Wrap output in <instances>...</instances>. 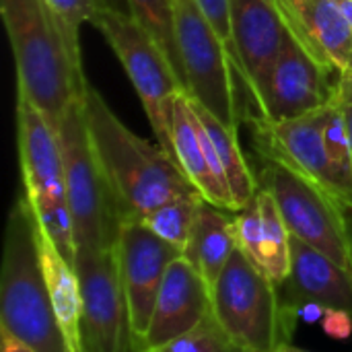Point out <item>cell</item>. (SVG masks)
I'll use <instances>...</instances> for the list:
<instances>
[{
    "mask_svg": "<svg viewBox=\"0 0 352 352\" xmlns=\"http://www.w3.org/2000/svg\"><path fill=\"white\" fill-rule=\"evenodd\" d=\"M82 113L93 155L124 219L142 221L165 202L196 192L177 161L159 142L134 134L89 82Z\"/></svg>",
    "mask_w": 352,
    "mask_h": 352,
    "instance_id": "obj_1",
    "label": "cell"
},
{
    "mask_svg": "<svg viewBox=\"0 0 352 352\" xmlns=\"http://www.w3.org/2000/svg\"><path fill=\"white\" fill-rule=\"evenodd\" d=\"M0 12L14 58L16 95L31 101L58 132L85 91V72L74 68L41 0H0Z\"/></svg>",
    "mask_w": 352,
    "mask_h": 352,
    "instance_id": "obj_2",
    "label": "cell"
},
{
    "mask_svg": "<svg viewBox=\"0 0 352 352\" xmlns=\"http://www.w3.org/2000/svg\"><path fill=\"white\" fill-rule=\"evenodd\" d=\"M0 330L37 352H68L41 274L35 214L25 194L14 200L6 221L0 272Z\"/></svg>",
    "mask_w": 352,
    "mask_h": 352,
    "instance_id": "obj_3",
    "label": "cell"
},
{
    "mask_svg": "<svg viewBox=\"0 0 352 352\" xmlns=\"http://www.w3.org/2000/svg\"><path fill=\"white\" fill-rule=\"evenodd\" d=\"M212 318L243 352H274L291 342L297 314L283 289L239 248L212 289Z\"/></svg>",
    "mask_w": 352,
    "mask_h": 352,
    "instance_id": "obj_4",
    "label": "cell"
},
{
    "mask_svg": "<svg viewBox=\"0 0 352 352\" xmlns=\"http://www.w3.org/2000/svg\"><path fill=\"white\" fill-rule=\"evenodd\" d=\"M16 142L25 198L39 227L62 256L74 264L76 239L66 196L60 138L45 116L21 95H16Z\"/></svg>",
    "mask_w": 352,
    "mask_h": 352,
    "instance_id": "obj_5",
    "label": "cell"
},
{
    "mask_svg": "<svg viewBox=\"0 0 352 352\" xmlns=\"http://www.w3.org/2000/svg\"><path fill=\"white\" fill-rule=\"evenodd\" d=\"M58 138L64 157L66 196L76 252H109L116 248L124 214L93 155L82 113V95L68 107L58 128Z\"/></svg>",
    "mask_w": 352,
    "mask_h": 352,
    "instance_id": "obj_6",
    "label": "cell"
},
{
    "mask_svg": "<svg viewBox=\"0 0 352 352\" xmlns=\"http://www.w3.org/2000/svg\"><path fill=\"white\" fill-rule=\"evenodd\" d=\"M91 25L120 58L138 93L157 142L171 155V111L177 95L186 93V89L165 52L128 12L97 8L91 16Z\"/></svg>",
    "mask_w": 352,
    "mask_h": 352,
    "instance_id": "obj_7",
    "label": "cell"
},
{
    "mask_svg": "<svg viewBox=\"0 0 352 352\" xmlns=\"http://www.w3.org/2000/svg\"><path fill=\"white\" fill-rule=\"evenodd\" d=\"M258 186L268 190L291 231L352 274V231L344 206L291 167L266 159Z\"/></svg>",
    "mask_w": 352,
    "mask_h": 352,
    "instance_id": "obj_8",
    "label": "cell"
},
{
    "mask_svg": "<svg viewBox=\"0 0 352 352\" xmlns=\"http://www.w3.org/2000/svg\"><path fill=\"white\" fill-rule=\"evenodd\" d=\"M175 39L188 95L227 128L237 130L233 58L196 0H173Z\"/></svg>",
    "mask_w": 352,
    "mask_h": 352,
    "instance_id": "obj_9",
    "label": "cell"
},
{
    "mask_svg": "<svg viewBox=\"0 0 352 352\" xmlns=\"http://www.w3.org/2000/svg\"><path fill=\"white\" fill-rule=\"evenodd\" d=\"M179 250L155 235L142 221L124 219L116 239V260L126 303L130 352H138L169 264Z\"/></svg>",
    "mask_w": 352,
    "mask_h": 352,
    "instance_id": "obj_10",
    "label": "cell"
},
{
    "mask_svg": "<svg viewBox=\"0 0 352 352\" xmlns=\"http://www.w3.org/2000/svg\"><path fill=\"white\" fill-rule=\"evenodd\" d=\"M332 72L291 37L254 95L260 120H297L330 105L338 97L340 80V76L332 80Z\"/></svg>",
    "mask_w": 352,
    "mask_h": 352,
    "instance_id": "obj_11",
    "label": "cell"
},
{
    "mask_svg": "<svg viewBox=\"0 0 352 352\" xmlns=\"http://www.w3.org/2000/svg\"><path fill=\"white\" fill-rule=\"evenodd\" d=\"M74 266L82 295V352H130L116 248L109 252L78 250Z\"/></svg>",
    "mask_w": 352,
    "mask_h": 352,
    "instance_id": "obj_12",
    "label": "cell"
},
{
    "mask_svg": "<svg viewBox=\"0 0 352 352\" xmlns=\"http://www.w3.org/2000/svg\"><path fill=\"white\" fill-rule=\"evenodd\" d=\"M334 103V101H332ZM330 103V105H332ZM330 105L287 122H256V140L264 159L278 161L307 177L346 208V196L324 142V126Z\"/></svg>",
    "mask_w": 352,
    "mask_h": 352,
    "instance_id": "obj_13",
    "label": "cell"
},
{
    "mask_svg": "<svg viewBox=\"0 0 352 352\" xmlns=\"http://www.w3.org/2000/svg\"><path fill=\"white\" fill-rule=\"evenodd\" d=\"M233 66L252 97L291 41L278 0H229Z\"/></svg>",
    "mask_w": 352,
    "mask_h": 352,
    "instance_id": "obj_14",
    "label": "cell"
},
{
    "mask_svg": "<svg viewBox=\"0 0 352 352\" xmlns=\"http://www.w3.org/2000/svg\"><path fill=\"white\" fill-rule=\"evenodd\" d=\"M212 316V291L196 268L177 256L163 278L138 352H151L194 332Z\"/></svg>",
    "mask_w": 352,
    "mask_h": 352,
    "instance_id": "obj_15",
    "label": "cell"
},
{
    "mask_svg": "<svg viewBox=\"0 0 352 352\" xmlns=\"http://www.w3.org/2000/svg\"><path fill=\"white\" fill-rule=\"evenodd\" d=\"M291 35L326 68L352 74V29L338 0H278Z\"/></svg>",
    "mask_w": 352,
    "mask_h": 352,
    "instance_id": "obj_16",
    "label": "cell"
},
{
    "mask_svg": "<svg viewBox=\"0 0 352 352\" xmlns=\"http://www.w3.org/2000/svg\"><path fill=\"white\" fill-rule=\"evenodd\" d=\"M237 248L272 280L283 285L291 270V231L272 198L258 186L256 198L235 212Z\"/></svg>",
    "mask_w": 352,
    "mask_h": 352,
    "instance_id": "obj_17",
    "label": "cell"
},
{
    "mask_svg": "<svg viewBox=\"0 0 352 352\" xmlns=\"http://www.w3.org/2000/svg\"><path fill=\"white\" fill-rule=\"evenodd\" d=\"M280 289L293 307L303 301H318L326 307L352 311L351 272L295 237H291V270Z\"/></svg>",
    "mask_w": 352,
    "mask_h": 352,
    "instance_id": "obj_18",
    "label": "cell"
},
{
    "mask_svg": "<svg viewBox=\"0 0 352 352\" xmlns=\"http://www.w3.org/2000/svg\"><path fill=\"white\" fill-rule=\"evenodd\" d=\"M171 155L196 192L210 204L235 212L229 188L214 175L204 144V128L188 93L177 95L171 111Z\"/></svg>",
    "mask_w": 352,
    "mask_h": 352,
    "instance_id": "obj_19",
    "label": "cell"
},
{
    "mask_svg": "<svg viewBox=\"0 0 352 352\" xmlns=\"http://www.w3.org/2000/svg\"><path fill=\"white\" fill-rule=\"evenodd\" d=\"M35 237H37L41 274L66 349L68 352H82V330H80L82 295H80V280H78L76 266L62 256V252L54 245L47 233L39 227L37 219H35Z\"/></svg>",
    "mask_w": 352,
    "mask_h": 352,
    "instance_id": "obj_20",
    "label": "cell"
},
{
    "mask_svg": "<svg viewBox=\"0 0 352 352\" xmlns=\"http://www.w3.org/2000/svg\"><path fill=\"white\" fill-rule=\"evenodd\" d=\"M235 250V212L202 200L182 256L196 268L210 291L214 289Z\"/></svg>",
    "mask_w": 352,
    "mask_h": 352,
    "instance_id": "obj_21",
    "label": "cell"
},
{
    "mask_svg": "<svg viewBox=\"0 0 352 352\" xmlns=\"http://www.w3.org/2000/svg\"><path fill=\"white\" fill-rule=\"evenodd\" d=\"M192 103H194V109H196L206 134L210 136V140L219 153V159H221V165H223V171L227 177V186L233 196L235 212H237V210L245 208L256 198L258 179L250 171V165L241 153V146L237 140V130L227 128L223 122H219L208 109H204L194 99H192Z\"/></svg>",
    "mask_w": 352,
    "mask_h": 352,
    "instance_id": "obj_22",
    "label": "cell"
},
{
    "mask_svg": "<svg viewBox=\"0 0 352 352\" xmlns=\"http://www.w3.org/2000/svg\"><path fill=\"white\" fill-rule=\"evenodd\" d=\"M130 14L153 35V39L161 45L167 60L171 62L175 74L179 76L186 89L184 66L175 39V4L173 0H128ZM188 93V91H186Z\"/></svg>",
    "mask_w": 352,
    "mask_h": 352,
    "instance_id": "obj_23",
    "label": "cell"
},
{
    "mask_svg": "<svg viewBox=\"0 0 352 352\" xmlns=\"http://www.w3.org/2000/svg\"><path fill=\"white\" fill-rule=\"evenodd\" d=\"M202 196L198 192L177 196L163 206L155 208L148 217L142 219V223L161 239H165L169 245L179 250L184 254L186 243L190 239L198 208L202 204Z\"/></svg>",
    "mask_w": 352,
    "mask_h": 352,
    "instance_id": "obj_24",
    "label": "cell"
},
{
    "mask_svg": "<svg viewBox=\"0 0 352 352\" xmlns=\"http://www.w3.org/2000/svg\"><path fill=\"white\" fill-rule=\"evenodd\" d=\"M45 10L50 12L54 25L58 27L62 41L68 50V56L76 70L82 72V56H80V27L82 23H91L97 6L93 0H41Z\"/></svg>",
    "mask_w": 352,
    "mask_h": 352,
    "instance_id": "obj_25",
    "label": "cell"
},
{
    "mask_svg": "<svg viewBox=\"0 0 352 352\" xmlns=\"http://www.w3.org/2000/svg\"><path fill=\"white\" fill-rule=\"evenodd\" d=\"M151 352H243L239 351L229 338L227 334L219 328V324L214 322V318L210 316L200 328H196L194 332L169 342L163 349Z\"/></svg>",
    "mask_w": 352,
    "mask_h": 352,
    "instance_id": "obj_26",
    "label": "cell"
},
{
    "mask_svg": "<svg viewBox=\"0 0 352 352\" xmlns=\"http://www.w3.org/2000/svg\"><path fill=\"white\" fill-rule=\"evenodd\" d=\"M200 10L206 14L210 25L217 29L221 39L227 43L231 52V23H229V0H196ZM233 58V54H231Z\"/></svg>",
    "mask_w": 352,
    "mask_h": 352,
    "instance_id": "obj_27",
    "label": "cell"
},
{
    "mask_svg": "<svg viewBox=\"0 0 352 352\" xmlns=\"http://www.w3.org/2000/svg\"><path fill=\"white\" fill-rule=\"evenodd\" d=\"M322 330L334 340H349L352 334V311L340 307H328L322 320Z\"/></svg>",
    "mask_w": 352,
    "mask_h": 352,
    "instance_id": "obj_28",
    "label": "cell"
},
{
    "mask_svg": "<svg viewBox=\"0 0 352 352\" xmlns=\"http://www.w3.org/2000/svg\"><path fill=\"white\" fill-rule=\"evenodd\" d=\"M338 105L346 124V132L351 138V148H352V74H340L338 80Z\"/></svg>",
    "mask_w": 352,
    "mask_h": 352,
    "instance_id": "obj_29",
    "label": "cell"
},
{
    "mask_svg": "<svg viewBox=\"0 0 352 352\" xmlns=\"http://www.w3.org/2000/svg\"><path fill=\"white\" fill-rule=\"evenodd\" d=\"M326 311H328V307L318 303V301H303V303L295 305L297 320L303 322V324H322Z\"/></svg>",
    "mask_w": 352,
    "mask_h": 352,
    "instance_id": "obj_30",
    "label": "cell"
},
{
    "mask_svg": "<svg viewBox=\"0 0 352 352\" xmlns=\"http://www.w3.org/2000/svg\"><path fill=\"white\" fill-rule=\"evenodd\" d=\"M0 352H37V351H33L29 344L21 342L19 338L10 336L8 332H2V330H0Z\"/></svg>",
    "mask_w": 352,
    "mask_h": 352,
    "instance_id": "obj_31",
    "label": "cell"
},
{
    "mask_svg": "<svg viewBox=\"0 0 352 352\" xmlns=\"http://www.w3.org/2000/svg\"><path fill=\"white\" fill-rule=\"evenodd\" d=\"M97 8L105 10H118V12H128L130 14V4L128 0H93Z\"/></svg>",
    "mask_w": 352,
    "mask_h": 352,
    "instance_id": "obj_32",
    "label": "cell"
},
{
    "mask_svg": "<svg viewBox=\"0 0 352 352\" xmlns=\"http://www.w3.org/2000/svg\"><path fill=\"white\" fill-rule=\"evenodd\" d=\"M338 4H340V8H342V12H344V16H346V21H349L352 29V0H338Z\"/></svg>",
    "mask_w": 352,
    "mask_h": 352,
    "instance_id": "obj_33",
    "label": "cell"
},
{
    "mask_svg": "<svg viewBox=\"0 0 352 352\" xmlns=\"http://www.w3.org/2000/svg\"><path fill=\"white\" fill-rule=\"evenodd\" d=\"M274 352H311V351H305V349H299V346H295L293 342H287V344H283L278 351Z\"/></svg>",
    "mask_w": 352,
    "mask_h": 352,
    "instance_id": "obj_34",
    "label": "cell"
}]
</instances>
